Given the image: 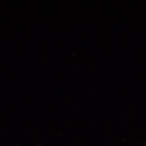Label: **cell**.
Returning <instances> with one entry per match:
<instances>
[{"mask_svg": "<svg viewBox=\"0 0 146 146\" xmlns=\"http://www.w3.org/2000/svg\"><path fill=\"white\" fill-rule=\"evenodd\" d=\"M42 146L41 145H39V146Z\"/></svg>", "mask_w": 146, "mask_h": 146, "instance_id": "1", "label": "cell"}]
</instances>
